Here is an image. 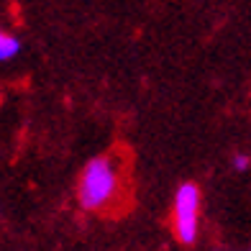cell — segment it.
Returning <instances> with one entry per match:
<instances>
[{
	"instance_id": "7a4b0ae2",
	"label": "cell",
	"mask_w": 251,
	"mask_h": 251,
	"mask_svg": "<svg viewBox=\"0 0 251 251\" xmlns=\"http://www.w3.org/2000/svg\"><path fill=\"white\" fill-rule=\"evenodd\" d=\"M202 221V190L198 182H179L169 210V231L182 246H195Z\"/></svg>"
},
{
	"instance_id": "277c9868",
	"label": "cell",
	"mask_w": 251,
	"mask_h": 251,
	"mask_svg": "<svg viewBox=\"0 0 251 251\" xmlns=\"http://www.w3.org/2000/svg\"><path fill=\"white\" fill-rule=\"evenodd\" d=\"M231 167L236 169V172H246V169L251 167V156L244 154V151H236V154L231 156Z\"/></svg>"
},
{
	"instance_id": "6da1fadb",
	"label": "cell",
	"mask_w": 251,
	"mask_h": 251,
	"mask_svg": "<svg viewBox=\"0 0 251 251\" xmlns=\"http://www.w3.org/2000/svg\"><path fill=\"white\" fill-rule=\"evenodd\" d=\"M128 151L113 149L87 159L77 175L75 198L82 213L110 218L126 213L131 202L128 185Z\"/></svg>"
},
{
	"instance_id": "5b68a950",
	"label": "cell",
	"mask_w": 251,
	"mask_h": 251,
	"mask_svg": "<svg viewBox=\"0 0 251 251\" xmlns=\"http://www.w3.org/2000/svg\"><path fill=\"white\" fill-rule=\"evenodd\" d=\"M249 251H251V249H249Z\"/></svg>"
},
{
	"instance_id": "3957f363",
	"label": "cell",
	"mask_w": 251,
	"mask_h": 251,
	"mask_svg": "<svg viewBox=\"0 0 251 251\" xmlns=\"http://www.w3.org/2000/svg\"><path fill=\"white\" fill-rule=\"evenodd\" d=\"M21 49H24V44H21L16 33L0 28V62H13L21 54Z\"/></svg>"
}]
</instances>
